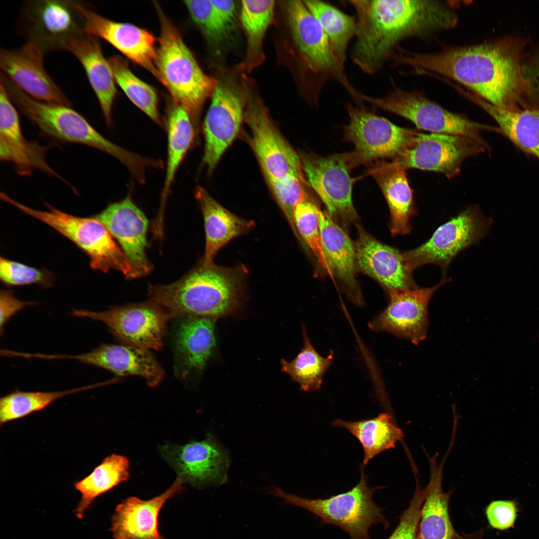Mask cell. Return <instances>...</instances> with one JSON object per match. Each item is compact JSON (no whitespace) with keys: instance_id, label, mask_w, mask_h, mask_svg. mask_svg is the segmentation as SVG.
Masks as SVG:
<instances>
[{"instance_id":"cell-1","label":"cell","mask_w":539,"mask_h":539,"mask_svg":"<svg viewBox=\"0 0 539 539\" xmlns=\"http://www.w3.org/2000/svg\"><path fill=\"white\" fill-rule=\"evenodd\" d=\"M527 41L508 36L433 53L402 50L399 64L443 76L501 109H524L521 62Z\"/></svg>"},{"instance_id":"cell-2","label":"cell","mask_w":539,"mask_h":539,"mask_svg":"<svg viewBox=\"0 0 539 539\" xmlns=\"http://www.w3.org/2000/svg\"><path fill=\"white\" fill-rule=\"evenodd\" d=\"M356 12L357 31L350 52L353 63L373 75L391 58L403 38L456 23L451 5L436 0H349Z\"/></svg>"},{"instance_id":"cell-3","label":"cell","mask_w":539,"mask_h":539,"mask_svg":"<svg viewBox=\"0 0 539 539\" xmlns=\"http://www.w3.org/2000/svg\"><path fill=\"white\" fill-rule=\"evenodd\" d=\"M248 272L242 265L225 267L200 262L174 282L149 284L148 295L172 318L227 315L241 303Z\"/></svg>"},{"instance_id":"cell-4","label":"cell","mask_w":539,"mask_h":539,"mask_svg":"<svg viewBox=\"0 0 539 539\" xmlns=\"http://www.w3.org/2000/svg\"><path fill=\"white\" fill-rule=\"evenodd\" d=\"M289 39V53L299 89L307 100L318 104L329 82L339 83L356 103L361 92L352 85L339 63L319 22L303 0L283 4Z\"/></svg>"},{"instance_id":"cell-5","label":"cell","mask_w":539,"mask_h":539,"mask_svg":"<svg viewBox=\"0 0 539 539\" xmlns=\"http://www.w3.org/2000/svg\"><path fill=\"white\" fill-rule=\"evenodd\" d=\"M0 83L21 112L44 134L60 141L85 145L113 156L137 178L148 160L112 143L96 130L80 114L65 105L36 100L21 90L5 75Z\"/></svg>"},{"instance_id":"cell-6","label":"cell","mask_w":539,"mask_h":539,"mask_svg":"<svg viewBox=\"0 0 539 539\" xmlns=\"http://www.w3.org/2000/svg\"><path fill=\"white\" fill-rule=\"evenodd\" d=\"M156 9L161 29L156 58L159 81L194 121L217 80L203 71L178 29L157 4Z\"/></svg>"},{"instance_id":"cell-7","label":"cell","mask_w":539,"mask_h":539,"mask_svg":"<svg viewBox=\"0 0 539 539\" xmlns=\"http://www.w3.org/2000/svg\"><path fill=\"white\" fill-rule=\"evenodd\" d=\"M364 466L360 465V477L350 490L326 499H310L286 493L277 487L268 489L269 494L284 500L285 504L302 508L321 519L323 524L333 525L346 532L350 539H370L369 530L381 524L385 528L389 523L382 509L374 502L375 491L370 488Z\"/></svg>"},{"instance_id":"cell-8","label":"cell","mask_w":539,"mask_h":539,"mask_svg":"<svg viewBox=\"0 0 539 539\" xmlns=\"http://www.w3.org/2000/svg\"><path fill=\"white\" fill-rule=\"evenodd\" d=\"M1 199L48 225L72 242L88 256L93 270L104 272L113 270L121 271L126 277L129 275L131 267L125 254L106 226L94 216H75L47 203L45 205L47 211L34 209L5 193L1 195Z\"/></svg>"},{"instance_id":"cell-9","label":"cell","mask_w":539,"mask_h":539,"mask_svg":"<svg viewBox=\"0 0 539 539\" xmlns=\"http://www.w3.org/2000/svg\"><path fill=\"white\" fill-rule=\"evenodd\" d=\"M350 122L343 127L345 139L354 148L342 153L350 170L367 167L381 160H395L412 143L418 131L399 127L366 109L363 105L348 103Z\"/></svg>"},{"instance_id":"cell-10","label":"cell","mask_w":539,"mask_h":539,"mask_svg":"<svg viewBox=\"0 0 539 539\" xmlns=\"http://www.w3.org/2000/svg\"><path fill=\"white\" fill-rule=\"evenodd\" d=\"M360 99L373 107L404 117L419 129L434 133L462 135L481 142L484 131L500 133L498 127L479 123L466 116L448 111L419 92L395 87L387 94L373 97L361 93Z\"/></svg>"},{"instance_id":"cell-11","label":"cell","mask_w":539,"mask_h":539,"mask_svg":"<svg viewBox=\"0 0 539 539\" xmlns=\"http://www.w3.org/2000/svg\"><path fill=\"white\" fill-rule=\"evenodd\" d=\"M244 81L247 94L244 121L267 181L290 175L305 177L299 153L275 126L252 81L248 77Z\"/></svg>"},{"instance_id":"cell-12","label":"cell","mask_w":539,"mask_h":539,"mask_svg":"<svg viewBox=\"0 0 539 539\" xmlns=\"http://www.w3.org/2000/svg\"><path fill=\"white\" fill-rule=\"evenodd\" d=\"M70 315L100 321L120 343L149 350L163 347L172 318L163 307L150 299L112 306L101 311L74 309Z\"/></svg>"},{"instance_id":"cell-13","label":"cell","mask_w":539,"mask_h":539,"mask_svg":"<svg viewBox=\"0 0 539 539\" xmlns=\"http://www.w3.org/2000/svg\"><path fill=\"white\" fill-rule=\"evenodd\" d=\"M231 76L217 80L203 126V162L212 172L240 131L247 94L243 79L240 83Z\"/></svg>"},{"instance_id":"cell-14","label":"cell","mask_w":539,"mask_h":539,"mask_svg":"<svg viewBox=\"0 0 539 539\" xmlns=\"http://www.w3.org/2000/svg\"><path fill=\"white\" fill-rule=\"evenodd\" d=\"M492 220L476 206L470 207L439 227L431 238L404 254L413 271L426 264L439 266L444 272L456 256L477 244L488 232Z\"/></svg>"},{"instance_id":"cell-15","label":"cell","mask_w":539,"mask_h":539,"mask_svg":"<svg viewBox=\"0 0 539 539\" xmlns=\"http://www.w3.org/2000/svg\"><path fill=\"white\" fill-rule=\"evenodd\" d=\"M79 1H28L20 16L21 31L27 41L44 53L66 50L72 38L85 32Z\"/></svg>"},{"instance_id":"cell-16","label":"cell","mask_w":539,"mask_h":539,"mask_svg":"<svg viewBox=\"0 0 539 539\" xmlns=\"http://www.w3.org/2000/svg\"><path fill=\"white\" fill-rule=\"evenodd\" d=\"M489 151L486 142L469 137L418 132L411 144L393 161L406 170L438 172L451 178L459 174L466 159Z\"/></svg>"},{"instance_id":"cell-17","label":"cell","mask_w":539,"mask_h":539,"mask_svg":"<svg viewBox=\"0 0 539 539\" xmlns=\"http://www.w3.org/2000/svg\"><path fill=\"white\" fill-rule=\"evenodd\" d=\"M450 280L444 276L432 287L416 286L388 292L387 306L368 322V327L373 331L386 332L418 344L427 337L429 301L435 291Z\"/></svg>"},{"instance_id":"cell-18","label":"cell","mask_w":539,"mask_h":539,"mask_svg":"<svg viewBox=\"0 0 539 539\" xmlns=\"http://www.w3.org/2000/svg\"><path fill=\"white\" fill-rule=\"evenodd\" d=\"M298 153L308 185L322 201L328 214L356 224L358 216L352 199L353 180L342 154Z\"/></svg>"},{"instance_id":"cell-19","label":"cell","mask_w":539,"mask_h":539,"mask_svg":"<svg viewBox=\"0 0 539 539\" xmlns=\"http://www.w3.org/2000/svg\"><path fill=\"white\" fill-rule=\"evenodd\" d=\"M162 451L184 483L204 489L221 486L227 481L228 455L211 435L201 441L167 445Z\"/></svg>"},{"instance_id":"cell-20","label":"cell","mask_w":539,"mask_h":539,"mask_svg":"<svg viewBox=\"0 0 539 539\" xmlns=\"http://www.w3.org/2000/svg\"><path fill=\"white\" fill-rule=\"evenodd\" d=\"M94 216L106 226L127 258L131 270L126 278L149 274L153 269L146 254L149 222L131 198L112 203Z\"/></svg>"},{"instance_id":"cell-21","label":"cell","mask_w":539,"mask_h":539,"mask_svg":"<svg viewBox=\"0 0 539 539\" xmlns=\"http://www.w3.org/2000/svg\"><path fill=\"white\" fill-rule=\"evenodd\" d=\"M79 7L84 17L85 32L106 40L159 80L158 40L152 32L132 23L107 18L80 2Z\"/></svg>"},{"instance_id":"cell-22","label":"cell","mask_w":539,"mask_h":539,"mask_svg":"<svg viewBox=\"0 0 539 539\" xmlns=\"http://www.w3.org/2000/svg\"><path fill=\"white\" fill-rule=\"evenodd\" d=\"M44 53L29 42L16 49L1 48V72L36 100L71 106L70 101L45 70Z\"/></svg>"},{"instance_id":"cell-23","label":"cell","mask_w":539,"mask_h":539,"mask_svg":"<svg viewBox=\"0 0 539 539\" xmlns=\"http://www.w3.org/2000/svg\"><path fill=\"white\" fill-rule=\"evenodd\" d=\"M58 358L75 360L106 369L118 376H140L151 387L158 386L165 375L150 350L122 343H102L88 352L60 354Z\"/></svg>"},{"instance_id":"cell-24","label":"cell","mask_w":539,"mask_h":539,"mask_svg":"<svg viewBox=\"0 0 539 539\" xmlns=\"http://www.w3.org/2000/svg\"><path fill=\"white\" fill-rule=\"evenodd\" d=\"M355 244L357 266L388 292L416 286L404 252L381 243L359 225Z\"/></svg>"},{"instance_id":"cell-25","label":"cell","mask_w":539,"mask_h":539,"mask_svg":"<svg viewBox=\"0 0 539 539\" xmlns=\"http://www.w3.org/2000/svg\"><path fill=\"white\" fill-rule=\"evenodd\" d=\"M184 483L177 477L161 495L148 500L131 497L118 504L111 520L114 539H165L158 530L160 512L170 498L183 489Z\"/></svg>"},{"instance_id":"cell-26","label":"cell","mask_w":539,"mask_h":539,"mask_svg":"<svg viewBox=\"0 0 539 539\" xmlns=\"http://www.w3.org/2000/svg\"><path fill=\"white\" fill-rule=\"evenodd\" d=\"M367 168L368 174L375 180L387 202L392 236L410 234L411 220L418 211L406 169L395 161L387 160L376 162Z\"/></svg>"},{"instance_id":"cell-27","label":"cell","mask_w":539,"mask_h":539,"mask_svg":"<svg viewBox=\"0 0 539 539\" xmlns=\"http://www.w3.org/2000/svg\"><path fill=\"white\" fill-rule=\"evenodd\" d=\"M179 318L174 335L175 369L184 378L202 371L211 358L216 344V318L193 315Z\"/></svg>"},{"instance_id":"cell-28","label":"cell","mask_w":539,"mask_h":539,"mask_svg":"<svg viewBox=\"0 0 539 539\" xmlns=\"http://www.w3.org/2000/svg\"><path fill=\"white\" fill-rule=\"evenodd\" d=\"M322 243L328 264L350 300L358 306L364 301L356 273L355 245L327 212L317 209Z\"/></svg>"},{"instance_id":"cell-29","label":"cell","mask_w":539,"mask_h":539,"mask_svg":"<svg viewBox=\"0 0 539 539\" xmlns=\"http://www.w3.org/2000/svg\"><path fill=\"white\" fill-rule=\"evenodd\" d=\"M45 148L23 136L18 114L13 103L0 105V158L12 162L20 175L31 174L35 169L60 178L46 162Z\"/></svg>"},{"instance_id":"cell-30","label":"cell","mask_w":539,"mask_h":539,"mask_svg":"<svg viewBox=\"0 0 539 539\" xmlns=\"http://www.w3.org/2000/svg\"><path fill=\"white\" fill-rule=\"evenodd\" d=\"M66 50L73 53L82 64L105 120L110 126L117 89L112 68L104 56L99 39L85 31L70 39Z\"/></svg>"},{"instance_id":"cell-31","label":"cell","mask_w":539,"mask_h":539,"mask_svg":"<svg viewBox=\"0 0 539 539\" xmlns=\"http://www.w3.org/2000/svg\"><path fill=\"white\" fill-rule=\"evenodd\" d=\"M196 199L202 214L205 232V248L201 262L214 264L219 251L234 238L247 234L255 226L253 220L242 218L226 209L204 189L196 188Z\"/></svg>"},{"instance_id":"cell-32","label":"cell","mask_w":539,"mask_h":539,"mask_svg":"<svg viewBox=\"0 0 539 539\" xmlns=\"http://www.w3.org/2000/svg\"><path fill=\"white\" fill-rule=\"evenodd\" d=\"M458 92L488 113L498 124L500 133L523 151L539 159V109L507 110L488 103L468 90L461 87Z\"/></svg>"},{"instance_id":"cell-33","label":"cell","mask_w":539,"mask_h":539,"mask_svg":"<svg viewBox=\"0 0 539 539\" xmlns=\"http://www.w3.org/2000/svg\"><path fill=\"white\" fill-rule=\"evenodd\" d=\"M430 477L425 490L419 524L421 539H454L456 532L449 514L451 492H443V463L438 465L436 455L428 456Z\"/></svg>"},{"instance_id":"cell-34","label":"cell","mask_w":539,"mask_h":539,"mask_svg":"<svg viewBox=\"0 0 539 539\" xmlns=\"http://www.w3.org/2000/svg\"><path fill=\"white\" fill-rule=\"evenodd\" d=\"M332 425L347 430L361 444L365 467L374 457L386 450L394 448L402 440L403 433L395 424L393 416L383 412L376 417L356 421L336 419Z\"/></svg>"},{"instance_id":"cell-35","label":"cell","mask_w":539,"mask_h":539,"mask_svg":"<svg viewBox=\"0 0 539 539\" xmlns=\"http://www.w3.org/2000/svg\"><path fill=\"white\" fill-rule=\"evenodd\" d=\"M274 6L272 0L241 1L240 19L247 42L243 64L246 72L252 71L264 60V41L273 19Z\"/></svg>"},{"instance_id":"cell-36","label":"cell","mask_w":539,"mask_h":539,"mask_svg":"<svg viewBox=\"0 0 539 539\" xmlns=\"http://www.w3.org/2000/svg\"><path fill=\"white\" fill-rule=\"evenodd\" d=\"M129 462L125 457L111 454L104 458L92 472L74 483L81 498L74 510L75 515L82 519L85 512L99 496L108 492L129 477Z\"/></svg>"},{"instance_id":"cell-37","label":"cell","mask_w":539,"mask_h":539,"mask_svg":"<svg viewBox=\"0 0 539 539\" xmlns=\"http://www.w3.org/2000/svg\"><path fill=\"white\" fill-rule=\"evenodd\" d=\"M303 1L319 22L339 63L345 69L348 46L356 33V16L349 15L323 0Z\"/></svg>"},{"instance_id":"cell-38","label":"cell","mask_w":539,"mask_h":539,"mask_svg":"<svg viewBox=\"0 0 539 539\" xmlns=\"http://www.w3.org/2000/svg\"><path fill=\"white\" fill-rule=\"evenodd\" d=\"M194 121L181 106L174 104L167 119V159L162 194L164 203L177 170L191 147L195 136Z\"/></svg>"},{"instance_id":"cell-39","label":"cell","mask_w":539,"mask_h":539,"mask_svg":"<svg viewBox=\"0 0 539 539\" xmlns=\"http://www.w3.org/2000/svg\"><path fill=\"white\" fill-rule=\"evenodd\" d=\"M116 382L115 378L108 380L66 390L42 392L16 390L0 398V425L40 411L54 401L68 395L107 385Z\"/></svg>"},{"instance_id":"cell-40","label":"cell","mask_w":539,"mask_h":539,"mask_svg":"<svg viewBox=\"0 0 539 539\" xmlns=\"http://www.w3.org/2000/svg\"><path fill=\"white\" fill-rule=\"evenodd\" d=\"M301 329L302 348L291 361L281 360V370L298 383L302 390L312 392L321 387L323 376L333 361L334 352L330 350L325 357L320 355L311 344L303 324Z\"/></svg>"},{"instance_id":"cell-41","label":"cell","mask_w":539,"mask_h":539,"mask_svg":"<svg viewBox=\"0 0 539 539\" xmlns=\"http://www.w3.org/2000/svg\"><path fill=\"white\" fill-rule=\"evenodd\" d=\"M108 60L116 83L128 99L153 121L161 125L158 97L155 89L136 76L121 56H113Z\"/></svg>"},{"instance_id":"cell-42","label":"cell","mask_w":539,"mask_h":539,"mask_svg":"<svg viewBox=\"0 0 539 539\" xmlns=\"http://www.w3.org/2000/svg\"><path fill=\"white\" fill-rule=\"evenodd\" d=\"M318 205L306 192L293 211V222L301 242L310 250L320 266L332 280L334 275L323 250L319 219Z\"/></svg>"},{"instance_id":"cell-43","label":"cell","mask_w":539,"mask_h":539,"mask_svg":"<svg viewBox=\"0 0 539 539\" xmlns=\"http://www.w3.org/2000/svg\"><path fill=\"white\" fill-rule=\"evenodd\" d=\"M184 3L191 17L208 42L220 51L229 36L216 14L211 0H186Z\"/></svg>"},{"instance_id":"cell-44","label":"cell","mask_w":539,"mask_h":539,"mask_svg":"<svg viewBox=\"0 0 539 539\" xmlns=\"http://www.w3.org/2000/svg\"><path fill=\"white\" fill-rule=\"evenodd\" d=\"M305 180V177L290 175L267 181L276 202L300 242L301 241L294 227L292 215L295 206L306 192L304 186L308 183Z\"/></svg>"},{"instance_id":"cell-45","label":"cell","mask_w":539,"mask_h":539,"mask_svg":"<svg viewBox=\"0 0 539 539\" xmlns=\"http://www.w3.org/2000/svg\"><path fill=\"white\" fill-rule=\"evenodd\" d=\"M0 278L8 286L38 284L43 288L52 286L54 274L44 269H38L22 263L0 258Z\"/></svg>"},{"instance_id":"cell-46","label":"cell","mask_w":539,"mask_h":539,"mask_svg":"<svg viewBox=\"0 0 539 539\" xmlns=\"http://www.w3.org/2000/svg\"><path fill=\"white\" fill-rule=\"evenodd\" d=\"M524 108L539 110V45L525 52L521 62Z\"/></svg>"},{"instance_id":"cell-47","label":"cell","mask_w":539,"mask_h":539,"mask_svg":"<svg viewBox=\"0 0 539 539\" xmlns=\"http://www.w3.org/2000/svg\"><path fill=\"white\" fill-rule=\"evenodd\" d=\"M424 497V489H422L417 483L408 507L403 512L397 526L387 539H421L419 524Z\"/></svg>"},{"instance_id":"cell-48","label":"cell","mask_w":539,"mask_h":539,"mask_svg":"<svg viewBox=\"0 0 539 539\" xmlns=\"http://www.w3.org/2000/svg\"><path fill=\"white\" fill-rule=\"evenodd\" d=\"M517 512V504L512 500L493 501L486 509L490 526L500 530H505L514 526Z\"/></svg>"},{"instance_id":"cell-49","label":"cell","mask_w":539,"mask_h":539,"mask_svg":"<svg viewBox=\"0 0 539 539\" xmlns=\"http://www.w3.org/2000/svg\"><path fill=\"white\" fill-rule=\"evenodd\" d=\"M35 302L24 301L16 298L13 291L1 290L0 292V332L2 335L7 322L25 307L35 305Z\"/></svg>"},{"instance_id":"cell-50","label":"cell","mask_w":539,"mask_h":539,"mask_svg":"<svg viewBox=\"0 0 539 539\" xmlns=\"http://www.w3.org/2000/svg\"><path fill=\"white\" fill-rule=\"evenodd\" d=\"M215 11L225 31L230 37L236 29L238 17V4L234 0H211Z\"/></svg>"},{"instance_id":"cell-51","label":"cell","mask_w":539,"mask_h":539,"mask_svg":"<svg viewBox=\"0 0 539 539\" xmlns=\"http://www.w3.org/2000/svg\"><path fill=\"white\" fill-rule=\"evenodd\" d=\"M454 539H468V538H466L465 537L462 536L458 534L457 532H456Z\"/></svg>"}]
</instances>
